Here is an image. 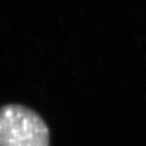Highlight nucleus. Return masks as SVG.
Listing matches in <instances>:
<instances>
[{
    "instance_id": "nucleus-1",
    "label": "nucleus",
    "mask_w": 146,
    "mask_h": 146,
    "mask_svg": "<svg viewBox=\"0 0 146 146\" xmlns=\"http://www.w3.org/2000/svg\"><path fill=\"white\" fill-rule=\"evenodd\" d=\"M0 146H50V129L36 110L21 104L0 107Z\"/></svg>"
}]
</instances>
